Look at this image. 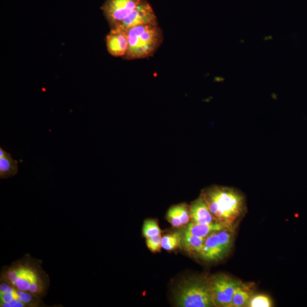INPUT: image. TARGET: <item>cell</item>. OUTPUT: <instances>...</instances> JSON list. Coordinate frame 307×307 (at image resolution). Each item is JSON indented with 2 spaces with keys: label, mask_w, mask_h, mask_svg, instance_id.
<instances>
[{
  "label": "cell",
  "mask_w": 307,
  "mask_h": 307,
  "mask_svg": "<svg viewBox=\"0 0 307 307\" xmlns=\"http://www.w3.org/2000/svg\"><path fill=\"white\" fill-rule=\"evenodd\" d=\"M162 235L146 238V245L153 253H159L162 249Z\"/></svg>",
  "instance_id": "44dd1931"
},
{
  "label": "cell",
  "mask_w": 307,
  "mask_h": 307,
  "mask_svg": "<svg viewBox=\"0 0 307 307\" xmlns=\"http://www.w3.org/2000/svg\"><path fill=\"white\" fill-rule=\"evenodd\" d=\"M107 50L114 57H124L128 49V38L126 31L120 28L111 29L107 35Z\"/></svg>",
  "instance_id": "30bf717a"
},
{
  "label": "cell",
  "mask_w": 307,
  "mask_h": 307,
  "mask_svg": "<svg viewBox=\"0 0 307 307\" xmlns=\"http://www.w3.org/2000/svg\"><path fill=\"white\" fill-rule=\"evenodd\" d=\"M179 215L181 219L183 227L187 226L191 220L190 208L185 203L175 205Z\"/></svg>",
  "instance_id": "d6986e66"
},
{
  "label": "cell",
  "mask_w": 307,
  "mask_h": 307,
  "mask_svg": "<svg viewBox=\"0 0 307 307\" xmlns=\"http://www.w3.org/2000/svg\"><path fill=\"white\" fill-rule=\"evenodd\" d=\"M182 232H175L162 238V248L167 251H173L182 246Z\"/></svg>",
  "instance_id": "2e32d148"
},
{
  "label": "cell",
  "mask_w": 307,
  "mask_h": 307,
  "mask_svg": "<svg viewBox=\"0 0 307 307\" xmlns=\"http://www.w3.org/2000/svg\"><path fill=\"white\" fill-rule=\"evenodd\" d=\"M205 239V238L195 236L184 231L182 232V246L189 253L200 255Z\"/></svg>",
  "instance_id": "5bb4252c"
},
{
  "label": "cell",
  "mask_w": 307,
  "mask_h": 307,
  "mask_svg": "<svg viewBox=\"0 0 307 307\" xmlns=\"http://www.w3.org/2000/svg\"><path fill=\"white\" fill-rule=\"evenodd\" d=\"M167 220L173 228H181L183 227L180 215L178 214L175 205L168 210Z\"/></svg>",
  "instance_id": "ffe728a7"
},
{
  "label": "cell",
  "mask_w": 307,
  "mask_h": 307,
  "mask_svg": "<svg viewBox=\"0 0 307 307\" xmlns=\"http://www.w3.org/2000/svg\"><path fill=\"white\" fill-rule=\"evenodd\" d=\"M126 33L128 49L124 57L128 60L152 57L163 42V32L158 25L132 27Z\"/></svg>",
  "instance_id": "3957f363"
},
{
  "label": "cell",
  "mask_w": 307,
  "mask_h": 307,
  "mask_svg": "<svg viewBox=\"0 0 307 307\" xmlns=\"http://www.w3.org/2000/svg\"><path fill=\"white\" fill-rule=\"evenodd\" d=\"M273 306V301L268 295L258 294L252 296L247 306L272 307Z\"/></svg>",
  "instance_id": "ac0fdd59"
},
{
  "label": "cell",
  "mask_w": 307,
  "mask_h": 307,
  "mask_svg": "<svg viewBox=\"0 0 307 307\" xmlns=\"http://www.w3.org/2000/svg\"><path fill=\"white\" fill-rule=\"evenodd\" d=\"M143 25H158L157 16L147 0H141L135 10L117 28L126 32L132 27Z\"/></svg>",
  "instance_id": "9c48e42d"
},
{
  "label": "cell",
  "mask_w": 307,
  "mask_h": 307,
  "mask_svg": "<svg viewBox=\"0 0 307 307\" xmlns=\"http://www.w3.org/2000/svg\"><path fill=\"white\" fill-rule=\"evenodd\" d=\"M235 232V229H227L210 234L205 238L200 257L208 262L225 258L233 245Z\"/></svg>",
  "instance_id": "5b68a950"
},
{
  "label": "cell",
  "mask_w": 307,
  "mask_h": 307,
  "mask_svg": "<svg viewBox=\"0 0 307 307\" xmlns=\"http://www.w3.org/2000/svg\"><path fill=\"white\" fill-rule=\"evenodd\" d=\"M253 285L251 284L243 283L242 285L238 288L233 297L232 301L228 307L247 306L253 296L254 290Z\"/></svg>",
  "instance_id": "4fadbf2b"
},
{
  "label": "cell",
  "mask_w": 307,
  "mask_h": 307,
  "mask_svg": "<svg viewBox=\"0 0 307 307\" xmlns=\"http://www.w3.org/2000/svg\"><path fill=\"white\" fill-rule=\"evenodd\" d=\"M176 305L181 307L215 306L209 278L191 277L182 281L175 292Z\"/></svg>",
  "instance_id": "277c9868"
},
{
  "label": "cell",
  "mask_w": 307,
  "mask_h": 307,
  "mask_svg": "<svg viewBox=\"0 0 307 307\" xmlns=\"http://www.w3.org/2000/svg\"><path fill=\"white\" fill-rule=\"evenodd\" d=\"M235 228L218 223L201 224L191 222L188 224L184 231L195 236L206 238L214 232Z\"/></svg>",
  "instance_id": "7c38bea8"
},
{
  "label": "cell",
  "mask_w": 307,
  "mask_h": 307,
  "mask_svg": "<svg viewBox=\"0 0 307 307\" xmlns=\"http://www.w3.org/2000/svg\"><path fill=\"white\" fill-rule=\"evenodd\" d=\"M140 2L141 0H106L102 9L111 29L120 26Z\"/></svg>",
  "instance_id": "ba28073f"
},
{
  "label": "cell",
  "mask_w": 307,
  "mask_h": 307,
  "mask_svg": "<svg viewBox=\"0 0 307 307\" xmlns=\"http://www.w3.org/2000/svg\"><path fill=\"white\" fill-rule=\"evenodd\" d=\"M7 152L2 148H0V158L3 157Z\"/></svg>",
  "instance_id": "7402d4cb"
},
{
  "label": "cell",
  "mask_w": 307,
  "mask_h": 307,
  "mask_svg": "<svg viewBox=\"0 0 307 307\" xmlns=\"http://www.w3.org/2000/svg\"><path fill=\"white\" fill-rule=\"evenodd\" d=\"M0 282L43 298L48 294L51 283L43 267V261L28 253L4 266L0 272Z\"/></svg>",
  "instance_id": "6da1fadb"
},
{
  "label": "cell",
  "mask_w": 307,
  "mask_h": 307,
  "mask_svg": "<svg viewBox=\"0 0 307 307\" xmlns=\"http://www.w3.org/2000/svg\"><path fill=\"white\" fill-rule=\"evenodd\" d=\"M201 196L217 223L236 228L245 210V198L241 192L232 188L213 186L204 190Z\"/></svg>",
  "instance_id": "7a4b0ae2"
},
{
  "label": "cell",
  "mask_w": 307,
  "mask_h": 307,
  "mask_svg": "<svg viewBox=\"0 0 307 307\" xmlns=\"http://www.w3.org/2000/svg\"><path fill=\"white\" fill-rule=\"evenodd\" d=\"M18 162L14 160L10 153H7L0 158V178L8 179L17 175Z\"/></svg>",
  "instance_id": "9a60e30c"
},
{
  "label": "cell",
  "mask_w": 307,
  "mask_h": 307,
  "mask_svg": "<svg viewBox=\"0 0 307 307\" xmlns=\"http://www.w3.org/2000/svg\"><path fill=\"white\" fill-rule=\"evenodd\" d=\"M143 235L146 238L161 235L162 231L157 221L153 219L146 220L143 226Z\"/></svg>",
  "instance_id": "e0dca14e"
},
{
  "label": "cell",
  "mask_w": 307,
  "mask_h": 307,
  "mask_svg": "<svg viewBox=\"0 0 307 307\" xmlns=\"http://www.w3.org/2000/svg\"><path fill=\"white\" fill-rule=\"evenodd\" d=\"M192 222L209 224L217 223L210 212L208 206L202 196L190 206Z\"/></svg>",
  "instance_id": "8fae6325"
},
{
  "label": "cell",
  "mask_w": 307,
  "mask_h": 307,
  "mask_svg": "<svg viewBox=\"0 0 307 307\" xmlns=\"http://www.w3.org/2000/svg\"><path fill=\"white\" fill-rule=\"evenodd\" d=\"M0 306L48 307L43 297L22 291L9 284L0 282Z\"/></svg>",
  "instance_id": "8992f818"
},
{
  "label": "cell",
  "mask_w": 307,
  "mask_h": 307,
  "mask_svg": "<svg viewBox=\"0 0 307 307\" xmlns=\"http://www.w3.org/2000/svg\"><path fill=\"white\" fill-rule=\"evenodd\" d=\"M210 288L215 306L228 307L236 290L243 284L238 279L224 274L209 277Z\"/></svg>",
  "instance_id": "52a82bcc"
}]
</instances>
